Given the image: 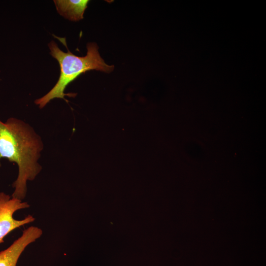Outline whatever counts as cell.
I'll return each mask as SVG.
<instances>
[{
	"label": "cell",
	"instance_id": "5b68a950",
	"mask_svg": "<svg viewBox=\"0 0 266 266\" xmlns=\"http://www.w3.org/2000/svg\"><path fill=\"white\" fill-rule=\"evenodd\" d=\"M89 1L88 0H54L59 14L72 21H78L83 18Z\"/></svg>",
	"mask_w": 266,
	"mask_h": 266
},
{
	"label": "cell",
	"instance_id": "3957f363",
	"mask_svg": "<svg viewBox=\"0 0 266 266\" xmlns=\"http://www.w3.org/2000/svg\"><path fill=\"white\" fill-rule=\"evenodd\" d=\"M30 207L27 202L12 197L4 192L0 193V244L3 238L15 229L33 222L35 218L29 215L22 220L13 218L14 213L17 210Z\"/></svg>",
	"mask_w": 266,
	"mask_h": 266
},
{
	"label": "cell",
	"instance_id": "6da1fadb",
	"mask_svg": "<svg viewBox=\"0 0 266 266\" xmlns=\"http://www.w3.org/2000/svg\"><path fill=\"white\" fill-rule=\"evenodd\" d=\"M42 148L40 137L30 125L15 118L5 123L0 120V160L6 158L18 167L12 197L25 198L27 181L34 180L42 169L37 161Z\"/></svg>",
	"mask_w": 266,
	"mask_h": 266
},
{
	"label": "cell",
	"instance_id": "7a4b0ae2",
	"mask_svg": "<svg viewBox=\"0 0 266 266\" xmlns=\"http://www.w3.org/2000/svg\"><path fill=\"white\" fill-rule=\"evenodd\" d=\"M67 49L63 52L56 43L51 41L48 44L50 55L58 62L60 66L59 79L53 88L45 95L36 100L35 103L40 108L44 107L51 100L58 98L65 100L64 93L66 86L80 74L91 70H97L110 73L114 70L113 65L106 64L100 57L98 46L95 42L87 45L86 56L79 57L73 54L68 49L65 38H59Z\"/></svg>",
	"mask_w": 266,
	"mask_h": 266
},
{
	"label": "cell",
	"instance_id": "277c9868",
	"mask_svg": "<svg viewBox=\"0 0 266 266\" xmlns=\"http://www.w3.org/2000/svg\"><path fill=\"white\" fill-rule=\"evenodd\" d=\"M42 230L35 226L24 230L10 246L0 252V266H16L21 254L30 244L41 237Z\"/></svg>",
	"mask_w": 266,
	"mask_h": 266
}]
</instances>
